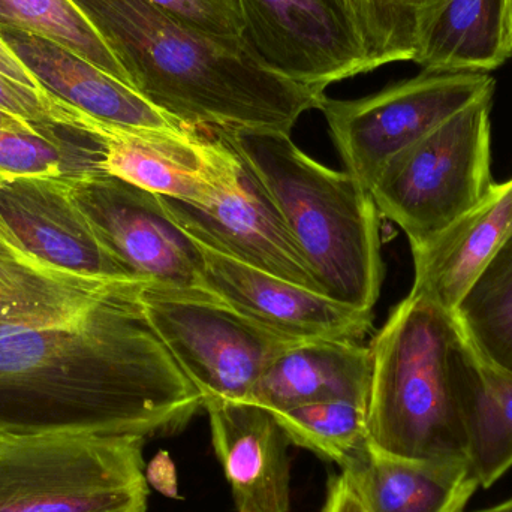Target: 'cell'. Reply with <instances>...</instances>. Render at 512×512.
Masks as SVG:
<instances>
[{"label": "cell", "instance_id": "1", "mask_svg": "<svg viewBox=\"0 0 512 512\" xmlns=\"http://www.w3.org/2000/svg\"><path fill=\"white\" fill-rule=\"evenodd\" d=\"M135 286L77 321L0 330V435H171L203 396L144 318Z\"/></svg>", "mask_w": 512, "mask_h": 512}, {"label": "cell", "instance_id": "11", "mask_svg": "<svg viewBox=\"0 0 512 512\" xmlns=\"http://www.w3.org/2000/svg\"><path fill=\"white\" fill-rule=\"evenodd\" d=\"M81 117L104 140V173L159 197L209 209L242 168L236 150L216 132L126 131L83 111Z\"/></svg>", "mask_w": 512, "mask_h": 512}, {"label": "cell", "instance_id": "7", "mask_svg": "<svg viewBox=\"0 0 512 512\" xmlns=\"http://www.w3.org/2000/svg\"><path fill=\"white\" fill-rule=\"evenodd\" d=\"M144 318L177 366L210 400L249 402L255 385L291 340L271 333L209 291L143 285Z\"/></svg>", "mask_w": 512, "mask_h": 512}, {"label": "cell", "instance_id": "25", "mask_svg": "<svg viewBox=\"0 0 512 512\" xmlns=\"http://www.w3.org/2000/svg\"><path fill=\"white\" fill-rule=\"evenodd\" d=\"M291 444L342 468L364 445L367 408L351 400H325L273 412Z\"/></svg>", "mask_w": 512, "mask_h": 512}, {"label": "cell", "instance_id": "32", "mask_svg": "<svg viewBox=\"0 0 512 512\" xmlns=\"http://www.w3.org/2000/svg\"><path fill=\"white\" fill-rule=\"evenodd\" d=\"M508 5V18H510V29H511V38H512V0H507Z\"/></svg>", "mask_w": 512, "mask_h": 512}, {"label": "cell", "instance_id": "28", "mask_svg": "<svg viewBox=\"0 0 512 512\" xmlns=\"http://www.w3.org/2000/svg\"><path fill=\"white\" fill-rule=\"evenodd\" d=\"M0 110L30 123L50 137H62L63 101L41 95L0 75Z\"/></svg>", "mask_w": 512, "mask_h": 512}, {"label": "cell", "instance_id": "23", "mask_svg": "<svg viewBox=\"0 0 512 512\" xmlns=\"http://www.w3.org/2000/svg\"><path fill=\"white\" fill-rule=\"evenodd\" d=\"M454 316L478 357L512 375V234Z\"/></svg>", "mask_w": 512, "mask_h": 512}, {"label": "cell", "instance_id": "21", "mask_svg": "<svg viewBox=\"0 0 512 512\" xmlns=\"http://www.w3.org/2000/svg\"><path fill=\"white\" fill-rule=\"evenodd\" d=\"M511 56L507 0H439L418 24L412 62L427 72L487 74Z\"/></svg>", "mask_w": 512, "mask_h": 512}, {"label": "cell", "instance_id": "19", "mask_svg": "<svg viewBox=\"0 0 512 512\" xmlns=\"http://www.w3.org/2000/svg\"><path fill=\"white\" fill-rule=\"evenodd\" d=\"M366 512H465L480 487L468 460H408L367 444L342 466Z\"/></svg>", "mask_w": 512, "mask_h": 512}, {"label": "cell", "instance_id": "4", "mask_svg": "<svg viewBox=\"0 0 512 512\" xmlns=\"http://www.w3.org/2000/svg\"><path fill=\"white\" fill-rule=\"evenodd\" d=\"M462 337L454 313L427 298L411 292L394 307L369 346L372 447L400 459L468 460L454 382Z\"/></svg>", "mask_w": 512, "mask_h": 512}, {"label": "cell", "instance_id": "24", "mask_svg": "<svg viewBox=\"0 0 512 512\" xmlns=\"http://www.w3.org/2000/svg\"><path fill=\"white\" fill-rule=\"evenodd\" d=\"M0 24L48 39L132 87L107 42L71 0H0Z\"/></svg>", "mask_w": 512, "mask_h": 512}, {"label": "cell", "instance_id": "10", "mask_svg": "<svg viewBox=\"0 0 512 512\" xmlns=\"http://www.w3.org/2000/svg\"><path fill=\"white\" fill-rule=\"evenodd\" d=\"M68 183L108 251L138 282L207 291L200 248L173 221L159 195L105 173L69 177Z\"/></svg>", "mask_w": 512, "mask_h": 512}, {"label": "cell", "instance_id": "14", "mask_svg": "<svg viewBox=\"0 0 512 512\" xmlns=\"http://www.w3.org/2000/svg\"><path fill=\"white\" fill-rule=\"evenodd\" d=\"M0 216L30 254L54 267L105 282L140 283L108 251L68 177L0 179Z\"/></svg>", "mask_w": 512, "mask_h": 512}, {"label": "cell", "instance_id": "8", "mask_svg": "<svg viewBox=\"0 0 512 512\" xmlns=\"http://www.w3.org/2000/svg\"><path fill=\"white\" fill-rule=\"evenodd\" d=\"M245 38L274 72L324 93L384 66L369 0H240Z\"/></svg>", "mask_w": 512, "mask_h": 512}, {"label": "cell", "instance_id": "27", "mask_svg": "<svg viewBox=\"0 0 512 512\" xmlns=\"http://www.w3.org/2000/svg\"><path fill=\"white\" fill-rule=\"evenodd\" d=\"M439 0H369L385 65L412 62L418 24Z\"/></svg>", "mask_w": 512, "mask_h": 512}, {"label": "cell", "instance_id": "15", "mask_svg": "<svg viewBox=\"0 0 512 512\" xmlns=\"http://www.w3.org/2000/svg\"><path fill=\"white\" fill-rule=\"evenodd\" d=\"M203 408L237 512H289L291 442L273 412L233 400H210Z\"/></svg>", "mask_w": 512, "mask_h": 512}, {"label": "cell", "instance_id": "20", "mask_svg": "<svg viewBox=\"0 0 512 512\" xmlns=\"http://www.w3.org/2000/svg\"><path fill=\"white\" fill-rule=\"evenodd\" d=\"M370 378L369 346L355 340H303L274 358L249 402L270 412L325 400H351L367 408Z\"/></svg>", "mask_w": 512, "mask_h": 512}, {"label": "cell", "instance_id": "2", "mask_svg": "<svg viewBox=\"0 0 512 512\" xmlns=\"http://www.w3.org/2000/svg\"><path fill=\"white\" fill-rule=\"evenodd\" d=\"M107 42L132 89L198 131L291 134L325 93L274 72L251 45L236 50L147 0H71Z\"/></svg>", "mask_w": 512, "mask_h": 512}, {"label": "cell", "instance_id": "12", "mask_svg": "<svg viewBox=\"0 0 512 512\" xmlns=\"http://www.w3.org/2000/svg\"><path fill=\"white\" fill-rule=\"evenodd\" d=\"M197 245L203 258L207 291L283 339L360 342L372 328L373 312L345 306L322 292L265 273L200 243Z\"/></svg>", "mask_w": 512, "mask_h": 512}, {"label": "cell", "instance_id": "5", "mask_svg": "<svg viewBox=\"0 0 512 512\" xmlns=\"http://www.w3.org/2000/svg\"><path fill=\"white\" fill-rule=\"evenodd\" d=\"M138 436L0 435V512H146Z\"/></svg>", "mask_w": 512, "mask_h": 512}, {"label": "cell", "instance_id": "16", "mask_svg": "<svg viewBox=\"0 0 512 512\" xmlns=\"http://www.w3.org/2000/svg\"><path fill=\"white\" fill-rule=\"evenodd\" d=\"M0 36L48 92L105 125L126 131L191 129L165 116L132 87L48 39L5 24H0Z\"/></svg>", "mask_w": 512, "mask_h": 512}, {"label": "cell", "instance_id": "18", "mask_svg": "<svg viewBox=\"0 0 512 512\" xmlns=\"http://www.w3.org/2000/svg\"><path fill=\"white\" fill-rule=\"evenodd\" d=\"M144 283L78 276L30 254L0 216V330L77 321Z\"/></svg>", "mask_w": 512, "mask_h": 512}, {"label": "cell", "instance_id": "17", "mask_svg": "<svg viewBox=\"0 0 512 512\" xmlns=\"http://www.w3.org/2000/svg\"><path fill=\"white\" fill-rule=\"evenodd\" d=\"M512 234V179L493 183L483 200L414 256L412 294L454 313Z\"/></svg>", "mask_w": 512, "mask_h": 512}, {"label": "cell", "instance_id": "6", "mask_svg": "<svg viewBox=\"0 0 512 512\" xmlns=\"http://www.w3.org/2000/svg\"><path fill=\"white\" fill-rule=\"evenodd\" d=\"M492 98L478 99L397 153L370 188L379 215L402 228L411 248L447 230L493 185Z\"/></svg>", "mask_w": 512, "mask_h": 512}, {"label": "cell", "instance_id": "30", "mask_svg": "<svg viewBox=\"0 0 512 512\" xmlns=\"http://www.w3.org/2000/svg\"><path fill=\"white\" fill-rule=\"evenodd\" d=\"M0 131L24 132V134L38 135V137L48 138V140L53 141H62L65 138L72 137V135H78L69 134L65 135V137L63 135L62 137H50V135L44 134V132L39 131L38 128L30 125V123L23 122V120L17 119V117L11 116V114L3 110H0Z\"/></svg>", "mask_w": 512, "mask_h": 512}, {"label": "cell", "instance_id": "13", "mask_svg": "<svg viewBox=\"0 0 512 512\" xmlns=\"http://www.w3.org/2000/svg\"><path fill=\"white\" fill-rule=\"evenodd\" d=\"M161 200L173 221L200 245L321 292L276 206L245 162L230 188L209 209Z\"/></svg>", "mask_w": 512, "mask_h": 512}, {"label": "cell", "instance_id": "3", "mask_svg": "<svg viewBox=\"0 0 512 512\" xmlns=\"http://www.w3.org/2000/svg\"><path fill=\"white\" fill-rule=\"evenodd\" d=\"M210 132L221 135L261 183L319 291L345 306L373 312L385 270L382 216L370 191L346 171L310 158L291 134Z\"/></svg>", "mask_w": 512, "mask_h": 512}, {"label": "cell", "instance_id": "26", "mask_svg": "<svg viewBox=\"0 0 512 512\" xmlns=\"http://www.w3.org/2000/svg\"><path fill=\"white\" fill-rule=\"evenodd\" d=\"M170 17L221 44L248 47L240 0H147Z\"/></svg>", "mask_w": 512, "mask_h": 512}, {"label": "cell", "instance_id": "29", "mask_svg": "<svg viewBox=\"0 0 512 512\" xmlns=\"http://www.w3.org/2000/svg\"><path fill=\"white\" fill-rule=\"evenodd\" d=\"M322 512H366L352 493L342 474L331 478L328 483L327 499Z\"/></svg>", "mask_w": 512, "mask_h": 512}, {"label": "cell", "instance_id": "31", "mask_svg": "<svg viewBox=\"0 0 512 512\" xmlns=\"http://www.w3.org/2000/svg\"><path fill=\"white\" fill-rule=\"evenodd\" d=\"M474 512H512V499H508V501L502 502V504L495 505V507Z\"/></svg>", "mask_w": 512, "mask_h": 512}, {"label": "cell", "instance_id": "22", "mask_svg": "<svg viewBox=\"0 0 512 512\" xmlns=\"http://www.w3.org/2000/svg\"><path fill=\"white\" fill-rule=\"evenodd\" d=\"M454 382L468 460L481 489H489L512 468V375L481 360L463 333Z\"/></svg>", "mask_w": 512, "mask_h": 512}, {"label": "cell", "instance_id": "9", "mask_svg": "<svg viewBox=\"0 0 512 512\" xmlns=\"http://www.w3.org/2000/svg\"><path fill=\"white\" fill-rule=\"evenodd\" d=\"M493 92L495 80L489 74L423 71L366 98L324 96L319 110L346 173L370 191L393 156Z\"/></svg>", "mask_w": 512, "mask_h": 512}]
</instances>
